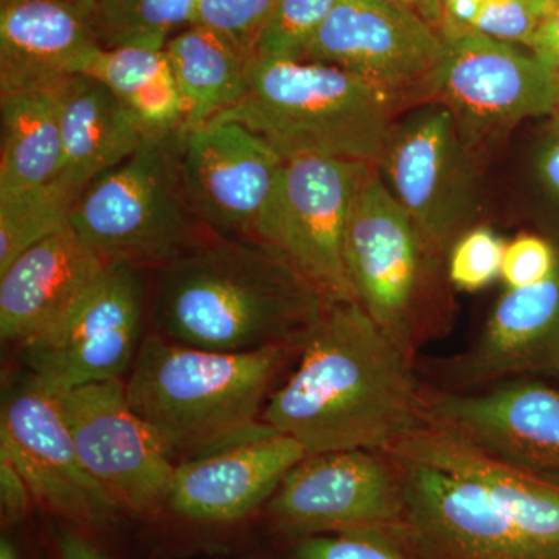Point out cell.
Returning <instances> with one entry per match:
<instances>
[{"label":"cell","instance_id":"d590c367","mask_svg":"<svg viewBox=\"0 0 559 559\" xmlns=\"http://www.w3.org/2000/svg\"><path fill=\"white\" fill-rule=\"evenodd\" d=\"M58 559H110L95 544L94 536L64 524L57 532Z\"/></svg>","mask_w":559,"mask_h":559},{"label":"cell","instance_id":"ba28073f","mask_svg":"<svg viewBox=\"0 0 559 559\" xmlns=\"http://www.w3.org/2000/svg\"><path fill=\"white\" fill-rule=\"evenodd\" d=\"M374 167L429 248L447 260L479 215L476 162L454 114L430 102L396 120Z\"/></svg>","mask_w":559,"mask_h":559},{"label":"cell","instance_id":"cb8c5ba5","mask_svg":"<svg viewBox=\"0 0 559 559\" xmlns=\"http://www.w3.org/2000/svg\"><path fill=\"white\" fill-rule=\"evenodd\" d=\"M186 105L187 128H197L237 106L248 91V57L218 33L189 25L165 46Z\"/></svg>","mask_w":559,"mask_h":559},{"label":"cell","instance_id":"4316f807","mask_svg":"<svg viewBox=\"0 0 559 559\" xmlns=\"http://www.w3.org/2000/svg\"><path fill=\"white\" fill-rule=\"evenodd\" d=\"M87 9L103 49H165L173 33L191 25L197 0H87Z\"/></svg>","mask_w":559,"mask_h":559},{"label":"cell","instance_id":"277c9868","mask_svg":"<svg viewBox=\"0 0 559 559\" xmlns=\"http://www.w3.org/2000/svg\"><path fill=\"white\" fill-rule=\"evenodd\" d=\"M246 75L245 98L213 120L249 128L285 160L318 156L377 165L401 100L392 92L310 61L249 57Z\"/></svg>","mask_w":559,"mask_h":559},{"label":"cell","instance_id":"d4e9b609","mask_svg":"<svg viewBox=\"0 0 559 559\" xmlns=\"http://www.w3.org/2000/svg\"><path fill=\"white\" fill-rule=\"evenodd\" d=\"M84 75L114 92L145 138H167L186 124V105L165 49H100Z\"/></svg>","mask_w":559,"mask_h":559},{"label":"cell","instance_id":"7402d4cb","mask_svg":"<svg viewBox=\"0 0 559 559\" xmlns=\"http://www.w3.org/2000/svg\"><path fill=\"white\" fill-rule=\"evenodd\" d=\"M388 454L473 480L533 544L559 559V488L489 457L429 423L404 437Z\"/></svg>","mask_w":559,"mask_h":559},{"label":"cell","instance_id":"52a82bcc","mask_svg":"<svg viewBox=\"0 0 559 559\" xmlns=\"http://www.w3.org/2000/svg\"><path fill=\"white\" fill-rule=\"evenodd\" d=\"M369 167L318 156L285 160L250 237L282 257L329 305L355 301L345 266V235Z\"/></svg>","mask_w":559,"mask_h":559},{"label":"cell","instance_id":"30bf717a","mask_svg":"<svg viewBox=\"0 0 559 559\" xmlns=\"http://www.w3.org/2000/svg\"><path fill=\"white\" fill-rule=\"evenodd\" d=\"M145 274L108 264L53 325L22 345L28 371L55 392L128 377L143 342Z\"/></svg>","mask_w":559,"mask_h":559},{"label":"cell","instance_id":"484cf974","mask_svg":"<svg viewBox=\"0 0 559 559\" xmlns=\"http://www.w3.org/2000/svg\"><path fill=\"white\" fill-rule=\"evenodd\" d=\"M0 197L35 189L61 175V124L53 90L0 95Z\"/></svg>","mask_w":559,"mask_h":559},{"label":"cell","instance_id":"7c38bea8","mask_svg":"<svg viewBox=\"0 0 559 559\" xmlns=\"http://www.w3.org/2000/svg\"><path fill=\"white\" fill-rule=\"evenodd\" d=\"M0 455L20 471L35 503L70 527L94 536L119 524L123 510L81 463L57 393L31 371L3 396Z\"/></svg>","mask_w":559,"mask_h":559},{"label":"cell","instance_id":"83f0119b","mask_svg":"<svg viewBox=\"0 0 559 559\" xmlns=\"http://www.w3.org/2000/svg\"><path fill=\"white\" fill-rule=\"evenodd\" d=\"M81 193L60 175L35 189L0 197V274L25 250L68 226Z\"/></svg>","mask_w":559,"mask_h":559},{"label":"cell","instance_id":"3957f363","mask_svg":"<svg viewBox=\"0 0 559 559\" xmlns=\"http://www.w3.org/2000/svg\"><path fill=\"white\" fill-rule=\"evenodd\" d=\"M299 348L210 352L151 333L124 380L128 401L173 457H200L263 425L267 400Z\"/></svg>","mask_w":559,"mask_h":559},{"label":"cell","instance_id":"74e56055","mask_svg":"<svg viewBox=\"0 0 559 559\" xmlns=\"http://www.w3.org/2000/svg\"><path fill=\"white\" fill-rule=\"evenodd\" d=\"M536 176L544 191L559 207V130L540 146L536 157Z\"/></svg>","mask_w":559,"mask_h":559},{"label":"cell","instance_id":"ffe728a7","mask_svg":"<svg viewBox=\"0 0 559 559\" xmlns=\"http://www.w3.org/2000/svg\"><path fill=\"white\" fill-rule=\"evenodd\" d=\"M100 49L87 0H0V95L53 90Z\"/></svg>","mask_w":559,"mask_h":559},{"label":"cell","instance_id":"1f68e13d","mask_svg":"<svg viewBox=\"0 0 559 559\" xmlns=\"http://www.w3.org/2000/svg\"><path fill=\"white\" fill-rule=\"evenodd\" d=\"M275 2L277 0H197L191 25L218 33L249 58Z\"/></svg>","mask_w":559,"mask_h":559},{"label":"cell","instance_id":"4fadbf2b","mask_svg":"<svg viewBox=\"0 0 559 559\" xmlns=\"http://www.w3.org/2000/svg\"><path fill=\"white\" fill-rule=\"evenodd\" d=\"M55 393L87 473L121 510L142 518L160 514L178 462L132 409L124 380Z\"/></svg>","mask_w":559,"mask_h":559},{"label":"cell","instance_id":"ac0fdd59","mask_svg":"<svg viewBox=\"0 0 559 559\" xmlns=\"http://www.w3.org/2000/svg\"><path fill=\"white\" fill-rule=\"evenodd\" d=\"M305 455L300 443L263 423L245 439L176 463L162 511L202 525L248 520Z\"/></svg>","mask_w":559,"mask_h":559},{"label":"cell","instance_id":"d6986e66","mask_svg":"<svg viewBox=\"0 0 559 559\" xmlns=\"http://www.w3.org/2000/svg\"><path fill=\"white\" fill-rule=\"evenodd\" d=\"M441 374L455 392L559 377V266L538 285L507 288L476 342L447 360Z\"/></svg>","mask_w":559,"mask_h":559},{"label":"cell","instance_id":"8d00e7d4","mask_svg":"<svg viewBox=\"0 0 559 559\" xmlns=\"http://www.w3.org/2000/svg\"><path fill=\"white\" fill-rule=\"evenodd\" d=\"M530 50L535 51L559 76V5L547 7Z\"/></svg>","mask_w":559,"mask_h":559},{"label":"cell","instance_id":"f35d334b","mask_svg":"<svg viewBox=\"0 0 559 559\" xmlns=\"http://www.w3.org/2000/svg\"><path fill=\"white\" fill-rule=\"evenodd\" d=\"M481 0H443L441 35L471 33L479 13Z\"/></svg>","mask_w":559,"mask_h":559},{"label":"cell","instance_id":"9c48e42d","mask_svg":"<svg viewBox=\"0 0 559 559\" xmlns=\"http://www.w3.org/2000/svg\"><path fill=\"white\" fill-rule=\"evenodd\" d=\"M282 538L403 530L399 463L388 452L352 450L305 455L264 507Z\"/></svg>","mask_w":559,"mask_h":559},{"label":"cell","instance_id":"60d3db41","mask_svg":"<svg viewBox=\"0 0 559 559\" xmlns=\"http://www.w3.org/2000/svg\"><path fill=\"white\" fill-rule=\"evenodd\" d=\"M540 2L546 3L547 7L559 5V0H540Z\"/></svg>","mask_w":559,"mask_h":559},{"label":"cell","instance_id":"6da1fadb","mask_svg":"<svg viewBox=\"0 0 559 559\" xmlns=\"http://www.w3.org/2000/svg\"><path fill=\"white\" fill-rule=\"evenodd\" d=\"M278 382L261 421L301 444L307 455L388 452L426 425L425 388L414 360L359 307L329 305Z\"/></svg>","mask_w":559,"mask_h":559},{"label":"cell","instance_id":"f1b7e54d","mask_svg":"<svg viewBox=\"0 0 559 559\" xmlns=\"http://www.w3.org/2000/svg\"><path fill=\"white\" fill-rule=\"evenodd\" d=\"M337 0H277L257 36L250 57L301 61L320 25Z\"/></svg>","mask_w":559,"mask_h":559},{"label":"cell","instance_id":"836d02e7","mask_svg":"<svg viewBox=\"0 0 559 559\" xmlns=\"http://www.w3.org/2000/svg\"><path fill=\"white\" fill-rule=\"evenodd\" d=\"M559 266V249L538 235H520L507 242L500 278L507 288L538 285Z\"/></svg>","mask_w":559,"mask_h":559},{"label":"cell","instance_id":"603a6c76","mask_svg":"<svg viewBox=\"0 0 559 559\" xmlns=\"http://www.w3.org/2000/svg\"><path fill=\"white\" fill-rule=\"evenodd\" d=\"M53 92L60 112L61 176L81 191L145 142L119 98L100 81L80 73L61 81Z\"/></svg>","mask_w":559,"mask_h":559},{"label":"cell","instance_id":"8992f818","mask_svg":"<svg viewBox=\"0 0 559 559\" xmlns=\"http://www.w3.org/2000/svg\"><path fill=\"white\" fill-rule=\"evenodd\" d=\"M345 266L355 301L415 362L444 329L447 260L429 248L374 165L364 173L349 212Z\"/></svg>","mask_w":559,"mask_h":559},{"label":"cell","instance_id":"d6a6232c","mask_svg":"<svg viewBox=\"0 0 559 559\" xmlns=\"http://www.w3.org/2000/svg\"><path fill=\"white\" fill-rule=\"evenodd\" d=\"M546 10L540 0H481L471 33L532 49Z\"/></svg>","mask_w":559,"mask_h":559},{"label":"cell","instance_id":"4dcf8cb0","mask_svg":"<svg viewBox=\"0 0 559 559\" xmlns=\"http://www.w3.org/2000/svg\"><path fill=\"white\" fill-rule=\"evenodd\" d=\"M288 559H421L399 536L380 532L326 533L290 540Z\"/></svg>","mask_w":559,"mask_h":559},{"label":"cell","instance_id":"e0dca14e","mask_svg":"<svg viewBox=\"0 0 559 559\" xmlns=\"http://www.w3.org/2000/svg\"><path fill=\"white\" fill-rule=\"evenodd\" d=\"M180 175L194 212L210 230L250 241L285 159L237 121L212 120L178 132Z\"/></svg>","mask_w":559,"mask_h":559},{"label":"cell","instance_id":"2e32d148","mask_svg":"<svg viewBox=\"0 0 559 559\" xmlns=\"http://www.w3.org/2000/svg\"><path fill=\"white\" fill-rule=\"evenodd\" d=\"M443 36L396 0H337L301 61L334 66L404 98L421 94Z\"/></svg>","mask_w":559,"mask_h":559},{"label":"cell","instance_id":"f546056e","mask_svg":"<svg viewBox=\"0 0 559 559\" xmlns=\"http://www.w3.org/2000/svg\"><path fill=\"white\" fill-rule=\"evenodd\" d=\"M506 248L507 242L489 227H471L448 252V282L465 293L487 288L500 277Z\"/></svg>","mask_w":559,"mask_h":559},{"label":"cell","instance_id":"44dd1931","mask_svg":"<svg viewBox=\"0 0 559 559\" xmlns=\"http://www.w3.org/2000/svg\"><path fill=\"white\" fill-rule=\"evenodd\" d=\"M105 263L73 227L25 250L0 274V336L27 344L53 325L90 288Z\"/></svg>","mask_w":559,"mask_h":559},{"label":"cell","instance_id":"e575fe53","mask_svg":"<svg viewBox=\"0 0 559 559\" xmlns=\"http://www.w3.org/2000/svg\"><path fill=\"white\" fill-rule=\"evenodd\" d=\"M33 496L27 481L9 459L0 455V510L5 527L21 524L31 511Z\"/></svg>","mask_w":559,"mask_h":559},{"label":"cell","instance_id":"5bb4252c","mask_svg":"<svg viewBox=\"0 0 559 559\" xmlns=\"http://www.w3.org/2000/svg\"><path fill=\"white\" fill-rule=\"evenodd\" d=\"M426 423L559 488V390L522 378L474 392L425 388Z\"/></svg>","mask_w":559,"mask_h":559},{"label":"cell","instance_id":"ab89813d","mask_svg":"<svg viewBox=\"0 0 559 559\" xmlns=\"http://www.w3.org/2000/svg\"><path fill=\"white\" fill-rule=\"evenodd\" d=\"M0 559H21L16 547L7 536L0 539Z\"/></svg>","mask_w":559,"mask_h":559},{"label":"cell","instance_id":"8fae6325","mask_svg":"<svg viewBox=\"0 0 559 559\" xmlns=\"http://www.w3.org/2000/svg\"><path fill=\"white\" fill-rule=\"evenodd\" d=\"M443 36L440 61L423 95L454 114L474 143L559 108V76L535 51L459 33Z\"/></svg>","mask_w":559,"mask_h":559},{"label":"cell","instance_id":"9a60e30c","mask_svg":"<svg viewBox=\"0 0 559 559\" xmlns=\"http://www.w3.org/2000/svg\"><path fill=\"white\" fill-rule=\"evenodd\" d=\"M392 455V454H390ZM404 491L400 538L421 559H555L521 532L484 488L392 455Z\"/></svg>","mask_w":559,"mask_h":559},{"label":"cell","instance_id":"5b68a950","mask_svg":"<svg viewBox=\"0 0 559 559\" xmlns=\"http://www.w3.org/2000/svg\"><path fill=\"white\" fill-rule=\"evenodd\" d=\"M69 223L106 264L143 272L164 270L216 237L183 186L178 132L146 138L131 157L92 180Z\"/></svg>","mask_w":559,"mask_h":559},{"label":"cell","instance_id":"7a4b0ae2","mask_svg":"<svg viewBox=\"0 0 559 559\" xmlns=\"http://www.w3.org/2000/svg\"><path fill=\"white\" fill-rule=\"evenodd\" d=\"M154 333L210 352L300 347L329 304L257 242L209 238L157 271Z\"/></svg>","mask_w":559,"mask_h":559}]
</instances>
